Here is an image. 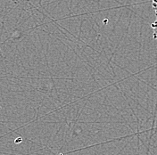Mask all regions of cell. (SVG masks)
Segmentation results:
<instances>
[{"label": "cell", "mask_w": 157, "mask_h": 155, "mask_svg": "<svg viewBox=\"0 0 157 155\" xmlns=\"http://www.w3.org/2000/svg\"><path fill=\"white\" fill-rule=\"evenodd\" d=\"M151 28L153 29V38L157 40V16L155 21L151 24Z\"/></svg>", "instance_id": "cell-1"}, {"label": "cell", "mask_w": 157, "mask_h": 155, "mask_svg": "<svg viewBox=\"0 0 157 155\" xmlns=\"http://www.w3.org/2000/svg\"><path fill=\"white\" fill-rule=\"evenodd\" d=\"M152 7L157 16V0H152Z\"/></svg>", "instance_id": "cell-2"}]
</instances>
